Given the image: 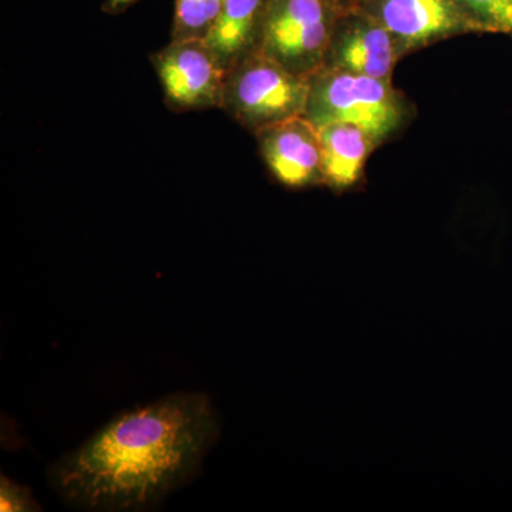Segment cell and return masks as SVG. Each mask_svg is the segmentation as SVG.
<instances>
[{
	"mask_svg": "<svg viewBox=\"0 0 512 512\" xmlns=\"http://www.w3.org/2000/svg\"><path fill=\"white\" fill-rule=\"evenodd\" d=\"M218 429L210 397L170 394L111 420L52 468L50 483L80 510H144L195 473Z\"/></svg>",
	"mask_w": 512,
	"mask_h": 512,
	"instance_id": "1",
	"label": "cell"
},
{
	"mask_svg": "<svg viewBox=\"0 0 512 512\" xmlns=\"http://www.w3.org/2000/svg\"><path fill=\"white\" fill-rule=\"evenodd\" d=\"M303 117L316 128L353 124L367 131L379 146L402 127L406 103L392 86V80L322 67L309 77Z\"/></svg>",
	"mask_w": 512,
	"mask_h": 512,
	"instance_id": "2",
	"label": "cell"
},
{
	"mask_svg": "<svg viewBox=\"0 0 512 512\" xmlns=\"http://www.w3.org/2000/svg\"><path fill=\"white\" fill-rule=\"evenodd\" d=\"M309 77L289 72L258 50L228 69L221 109L252 133L303 117Z\"/></svg>",
	"mask_w": 512,
	"mask_h": 512,
	"instance_id": "3",
	"label": "cell"
},
{
	"mask_svg": "<svg viewBox=\"0 0 512 512\" xmlns=\"http://www.w3.org/2000/svg\"><path fill=\"white\" fill-rule=\"evenodd\" d=\"M342 12L333 0H272L256 50L289 72L311 77L325 64Z\"/></svg>",
	"mask_w": 512,
	"mask_h": 512,
	"instance_id": "4",
	"label": "cell"
},
{
	"mask_svg": "<svg viewBox=\"0 0 512 512\" xmlns=\"http://www.w3.org/2000/svg\"><path fill=\"white\" fill-rule=\"evenodd\" d=\"M151 63L171 110L221 109L228 69L207 40H171Z\"/></svg>",
	"mask_w": 512,
	"mask_h": 512,
	"instance_id": "5",
	"label": "cell"
},
{
	"mask_svg": "<svg viewBox=\"0 0 512 512\" xmlns=\"http://www.w3.org/2000/svg\"><path fill=\"white\" fill-rule=\"evenodd\" d=\"M360 8L382 23L402 57L447 37L478 32L457 0H365Z\"/></svg>",
	"mask_w": 512,
	"mask_h": 512,
	"instance_id": "6",
	"label": "cell"
},
{
	"mask_svg": "<svg viewBox=\"0 0 512 512\" xmlns=\"http://www.w3.org/2000/svg\"><path fill=\"white\" fill-rule=\"evenodd\" d=\"M402 59L392 35L362 8L345 10L336 22L323 67L392 80Z\"/></svg>",
	"mask_w": 512,
	"mask_h": 512,
	"instance_id": "7",
	"label": "cell"
},
{
	"mask_svg": "<svg viewBox=\"0 0 512 512\" xmlns=\"http://www.w3.org/2000/svg\"><path fill=\"white\" fill-rule=\"evenodd\" d=\"M266 167L291 188L325 184L319 130L305 117L282 121L255 134Z\"/></svg>",
	"mask_w": 512,
	"mask_h": 512,
	"instance_id": "8",
	"label": "cell"
},
{
	"mask_svg": "<svg viewBox=\"0 0 512 512\" xmlns=\"http://www.w3.org/2000/svg\"><path fill=\"white\" fill-rule=\"evenodd\" d=\"M318 130L325 184L335 190L352 187L377 147L376 141L363 128L348 123L329 124Z\"/></svg>",
	"mask_w": 512,
	"mask_h": 512,
	"instance_id": "9",
	"label": "cell"
},
{
	"mask_svg": "<svg viewBox=\"0 0 512 512\" xmlns=\"http://www.w3.org/2000/svg\"><path fill=\"white\" fill-rule=\"evenodd\" d=\"M272 0H224L220 22L207 43L227 69L255 52Z\"/></svg>",
	"mask_w": 512,
	"mask_h": 512,
	"instance_id": "10",
	"label": "cell"
},
{
	"mask_svg": "<svg viewBox=\"0 0 512 512\" xmlns=\"http://www.w3.org/2000/svg\"><path fill=\"white\" fill-rule=\"evenodd\" d=\"M224 0H177L171 40H207L220 22Z\"/></svg>",
	"mask_w": 512,
	"mask_h": 512,
	"instance_id": "11",
	"label": "cell"
},
{
	"mask_svg": "<svg viewBox=\"0 0 512 512\" xmlns=\"http://www.w3.org/2000/svg\"><path fill=\"white\" fill-rule=\"evenodd\" d=\"M478 32L511 33L512 0H457Z\"/></svg>",
	"mask_w": 512,
	"mask_h": 512,
	"instance_id": "12",
	"label": "cell"
},
{
	"mask_svg": "<svg viewBox=\"0 0 512 512\" xmlns=\"http://www.w3.org/2000/svg\"><path fill=\"white\" fill-rule=\"evenodd\" d=\"M0 510L5 511H37L35 498L29 488L23 487L10 478L2 476L0 485Z\"/></svg>",
	"mask_w": 512,
	"mask_h": 512,
	"instance_id": "13",
	"label": "cell"
},
{
	"mask_svg": "<svg viewBox=\"0 0 512 512\" xmlns=\"http://www.w3.org/2000/svg\"><path fill=\"white\" fill-rule=\"evenodd\" d=\"M136 2L138 0H104L103 10L109 15H119V13L126 12Z\"/></svg>",
	"mask_w": 512,
	"mask_h": 512,
	"instance_id": "14",
	"label": "cell"
},
{
	"mask_svg": "<svg viewBox=\"0 0 512 512\" xmlns=\"http://www.w3.org/2000/svg\"><path fill=\"white\" fill-rule=\"evenodd\" d=\"M342 10L357 9L363 5L365 0H333Z\"/></svg>",
	"mask_w": 512,
	"mask_h": 512,
	"instance_id": "15",
	"label": "cell"
}]
</instances>
